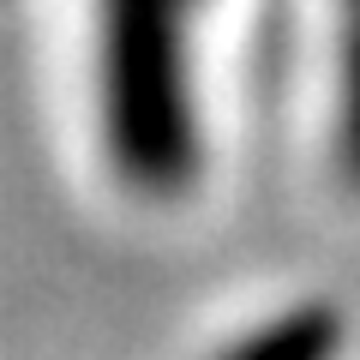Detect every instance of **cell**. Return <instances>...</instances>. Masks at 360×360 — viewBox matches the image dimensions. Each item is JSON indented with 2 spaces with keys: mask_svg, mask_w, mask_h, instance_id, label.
<instances>
[{
  "mask_svg": "<svg viewBox=\"0 0 360 360\" xmlns=\"http://www.w3.org/2000/svg\"><path fill=\"white\" fill-rule=\"evenodd\" d=\"M336 354V319L330 307H295L270 330H252L229 360H330Z\"/></svg>",
  "mask_w": 360,
  "mask_h": 360,
  "instance_id": "1",
  "label": "cell"
},
{
  "mask_svg": "<svg viewBox=\"0 0 360 360\" xmlns=\"http://www.w3.org/2000/svg\"><path fill=\"white\" fill-rule=\"evenodd\" d=\"M342 150H348V174L360 180V18L342 54Z\"/></svg>",
  "mask_w": 360,
  "mask_h": 360,
  "instance_id": "2",
  "label": "cell"
}]
</instances>
